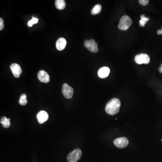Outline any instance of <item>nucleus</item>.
I'll use <instances>...</instances> for the list:
<instances>
[{"mask_svg": "<svg viewBox=\"0 0 162 162\" xmlns=\"http://www.w3.org/2000/svg\"><path fill=\"white\" fill-rule=\"evenodd\" d=\"M121 106L120 100L117 98H113L108 102L106 105V112L110 115H113L118 113Z\"/></svg>", "mask_w": 162, "mask_h": 162, "instance_id": "obj_1", "label": "nucleus"}, {"mask_svg": "<svg viewBox=\"0 0 162 162\" xmlns=\"http://www.w3.org/2000/svg\"><path fill=\"white\" fill-rule=\"evenodd\" d=\"M132 20L129 16H124L121 18L118 25V29L123 31H125L128 29L132 25Z\"/></svg>", "mask_w": 162, "mask_h": 162, "instance_id": "obj_2", "label": "nucleus"}, {"mask_svg": "<svg viewBox=\"0 0 162 162\" xmlns=\"http://www.w3.org/2000/svg\"><path fill=\"white\" fill-rule=\"evenodd\" d=\"M82 155V151L81 149H77L74 150L69 153L67 156L68 162H78Z\"/></svg>", "mask_w": 162, "mask_h": 162, "instance_id": "obj_3", "label": "nucleus"}, {"mask_svg": "<svg viewBox=\"0 0 162 162\" xmlns=\"http://www.w3.org/2000/svg\"><path fill=\"white\" fill-rule=\"evenodd\" d=\"M84 45L85 47L91 52L96 53L98 51L97 43L93 39H90L89 41L85 40Z\"/></svg>", "mask_w": 162, "mask_h": 162, "instance_id": "obj_4", "label": "nucleus"}, {"mask_svg": "<svg viewBox=\"0 0 162 162\" xmlns=\"http://www.w3.org/2000/svg\"><path fill=\"white\" fill-rule=\"evenodd\" d=\"M135 61L139 65L148 64L150 62V58L148 55L146 54H140L135 56Z\"/></svg>", "mask_w": 162, "mask_h": 162, "instance_id": "obj_5", "label": "nucleus"}, {"mask_svg": "<svg viewBox=\"0 0 162 162\" xmlns=\"http://www.w3.org/2000/svg\"><path fill=\"white\" fill-rule=\"evenodd\" d=\"M62 92L64 97L66 98L69 99H71L73 97L74 89L67 83H65L63 85Z\"/></svg>", "mask_w": 162, "mask_h": 162, "instance_id": "obj_6", "label": "nucleus"}, {"mask_svg": "<svg viewBox=\"0 0 162 162\" xmlns=\"http://www.w3.org/2000/svg\"><path fill=\"white\" fill-rule=\"evenodd\" d=\"M114 144L117 147L122 149V148H125L128 146L129 141L126 137H122L116 139L114 141Z\"/></svg>", "mask_w": 162, "mask_h": 162, "instance_id": "obj_7", "label": "nucleus"}, {"mask_svg": "<svg viewBox=\"0 0 162 162\" xmlns=\"http://www.w3.org/2000/svg\"><path fill=\"white\" fill-rule=\"evenodd\" d=\"M10 68L14 77L16 78L20 77L22 71L20 65L16 63H14L10 65Z\"/></svg>", "mask_w": 162, "mask_h": 162, "instance_id": "obj_8", "label": "nucleus"}, {"mask_svg": "<svg viewBox=\"0 0 162 162\" xmlns=\"http://www.w3.org/2000/svg\"><path fill=\"white\" fill-rule=\"evenodd\" d=\"M37 77L40 82L48 83L50 81V76L47 72L44 70H40L37 74Z\"/></svg>", "mask_w": 162, "mask_h": 162, "instance_id": "obj_9", "label": "nucleus"}, {"mask_svg": "<svg viewBox=\"0 0 162 162\" xmlns=\"http://www.w3.org/2000/svg\"><path fill=\"white\" fill-rule=\"evenodd\" d=\"M37 117L39 123L40 124H42L46 122L48 119V114H47L46 111L42 110L37 114Z\"/></svg>", "mask_w": 162, "mask_h": 162, "instance_id": "obj_10", "label": "nucleus"}, {"mask_svg": "<svg viewBox=\"0 0 162 162\" xmlns=\"http://www.w3.org/2000/svg\"><path fill=\"white\" fill-rule=\"evenodd\" d=\"M67 42L65 39L63 37L59 38L56 43V47L59 50H62L65 48Z\"/></svg>", "mask_w": 162, "mask_h": 162, "instance_id": "obj_11", "label": "nucleus"}, {"mask_svg": "<svg viewBox=\"0 0 162 162\" xmlns=\"http://www.w3.org/2000/svg\"><path fill=\"white\" fill-rule=\"evenodd\" d=\"M110 69L108 67H103L99 70L98 72L99 77L101 78H105L109 76Z\"/></svg>", "mask_w": 162, "mask_h": 162, "instance_id": "obj_12", "label": "nucleus"}, {"mask_svg": "<svg viewBox=\"0 0 162 162\" xmlns=\"http://www.w3.org/2000/svg\"><path fill=\"white\" fill-rule=\"evenodd\" d=\"M55 5L57 9L62 10L65 8L66 2L64 0H56L55 1Z\"/></svg>", "mask_w": 162, "mask_h": 162, "instance_id": "obj_13", "label": "nucleus"}, {"mask_svg": "<svg viewBox=\"0 0 162 162\" xmlns=\"http://www.w3.org/2000/svg\"><path fill=\"white\" fill-rule=\"evenodd\" d=\"M10 118H7L6 117H2L1 118V123L5 128H8L10 126Z\"/></svg>", "mask_w": 162, "mask_h": 162, "instance_id": "obj_14", "label": "nucleus"}, {"mask_svg": "<svg viewBox=\"0 0 162 162\" xmlns=\"http://www.w3.org/2000/svg\"><path fill=\"white\" fill-rule=\"evenodd\" d=\"M102 7L101 5H97L94 7L91 10V14L93 15L98 14L100 13Z\"/></svg>", "mask_w": 162, "mask_h": 162, "instance_id": "obj_15", "label": "nucleus"}, {"mask_svg": "<svg viewBox=\"0 0 162 162\" xmlns=\"http://www.w3.org/2000/svg\"><path fill=\"white\" fill-rule=\"evenodd\" d=\"M28 103L27 100V95L25 94L22 95L19 100V104L21 106H25Z\"/></svg>", "mask_w": 162, "mask_h": 162, "instance_id": "obj_16", "label": "nucleus"}, {"mask_svg": "<svg viewBox=\"0 0 162 162\" xmlns=\"http://www.w3.org/2000/svg\"><path fill=\"white\" fill-rule=\"evenodd\" d=\"M38 22V19L34 17H33L32 20L29 21V22H28V26L29 27H32L33 25L37 24Z\"/></svg>", "mask_w": 162, "mask_h": 162, "instance_id": "obj_17", "label": "nucleus"}, {"mask_svg": "<svg viewBox=\"0 0 162 162\" xmlns=\"http://www.w3.org/2000/svg\"><path fill=\"white\" fill-rule=\"evenodd\" d=\"M139 2L143 5H146L149 3V0H140Z\"/></svg>", "mask_w": 162, "mask_h": 162, "instance_id": "obj_18", "label": "nucleus"}, {"mask_svg": "<svg viewBox=\"0 0 162 162\" xmlns=\"http://www.w3.org/2000/svg\"><path fill=\"white\" fill-rule=\"evenodd\" d=\"M141 20H142L144 21L147 22L149 20V18L147 17L146 16L144 15V14H142L141 16Z\"/></svg>", "mask_w": 162, "mask_h": 162, "instance_id": "obj_19", "label": "nucleus"}, {"mask_svg": "<svg viewBox=\"0 0 162 162\" xmlns=\"http://www.w3.org/2000/svg\"><path fill=\"white\" fill-rule=\"evenodd\" d=\"M4 21L3 19L1 18H0V30H2L4 28Z\"/></svg>", "mask_w": 162, "mask_h": 162, "instance_id": "obj_20", "label": "nucleus"}, {"mask_svg": "<svg viewBox=\"0 0 162 162\" xmlns=\"http://www.w3.org/2000/svg\"><path fill=\"white\" fill-rule=\"evenodd\" d=\"M146 24V22L142 20H140L139 25H140L141 26V27H144Z\"/></svg>", "mask_w": 162, "mask_h": 162, "instance_id": "obj_21", "label": "nucleus"}, {"mask_svg": "<svg viewBox=\"0 0 162 162\" xmlns=\"http://www.w3.org/2000/svg\"><path fill=\"white\" fill-rule=\"evenodd\" d=\"M159 73H162V64L160 65V67H159Z\"/></svg>", "mask_w": 162, "mask_h": 162, "instance_id": "obj_22", "label": "nucleus"}, {"mask_svg": "<svg viewBox=\"0 0 162 162\" xmlns=\"http://www.w3.org/2000/svg\"><path fill=\"white\" fill-rule=\"evenodd\" d=\"M157 34L158 35H161V30H158L157 31Z\"/></svg>", "mask_w": 162, "mask_h": 162, "instance_id": "obj_23", "label": "nucleus"}, {"mask_svg": "<svg viewBox=\"0 0 162 162\" xmlns=\"http://www.w3.org/2000/svg\"><path fill=\"white\" fill-rule=\"evenodd\" d=\"M161 34H162V27L161 30Z\"/></svg>", "mask_w": 162, "mask_h": 162, "instance_id": "obj_24", "label": "nucleus"}, {"mask_svg": "<svg viewBox=\"0 0 162 162\" xmlns=\"http://www.w3.org/2000/svg\"><path fill=\"white\" fill-rule=\"evenodd\" d=\"M161 141L162 142V139H161Z\"/></svg>", "mask_w": 162, "mask_h": 162, "instance_id": "obj_25", "label": "nucleus"}]
</instances>
